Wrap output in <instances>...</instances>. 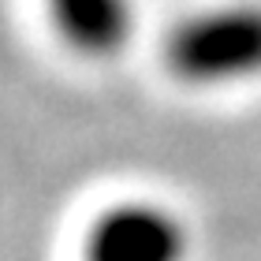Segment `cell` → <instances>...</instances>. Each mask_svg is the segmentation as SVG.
Masks as SVG:
<instances>
[{"label": "cell", "mask_w": 261, "mask_h": 261, "mask_svg": "<svg viewBox=\"0 0 261 261\" xmlns=\"http://www.w3.org/2000/svg\"><path fill=\"white\" fill-rule=\"evenodd\" d=\"M187 231L168 209L123 201L105 209L86 231L82 261H183Z\"/></svg>", "instance_id": "7a4b0ae2"}, {"label": "cell", "mask_w": 261, "mask_h": 261, "mask_svg": "<svg viewBox=\"0 0 261 261\" xmlns=\"http://www.w3.org/2000/svg\"><path fill=\"white\" fill-rule=\"evenodd\" d=\"M45 4L60 38L90 60L116 56L135 30L130 0H45Z\"/></svg>", "instance_id": "3957f363"}, {"label": "cell", "mask_w": 261, "mask_h": 261, "mask_svg": "<svg viewBox=\"0 0 261 261\" xmlns=\"http://www.w3.org/2000/svg\"><path fill=\"white\" fill-rule=\"evenodd\" d=\"M164 64L194 86L261 75V4H231L183 19L164 38Z\"/></svg>", "instance_id": "6da1fadb"}]
</instances>
